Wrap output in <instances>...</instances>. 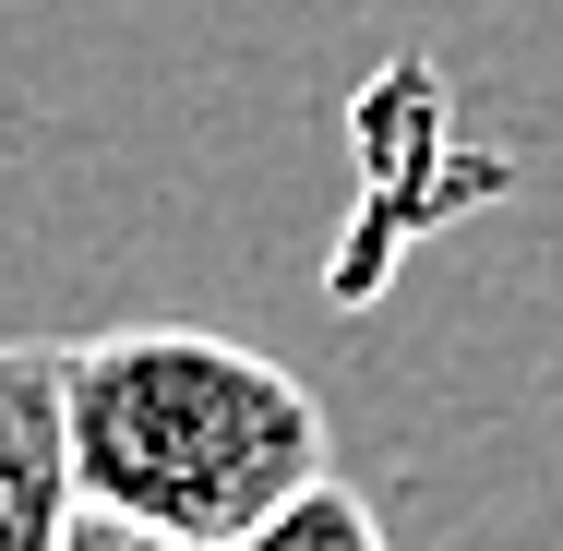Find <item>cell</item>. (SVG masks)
Wrapping results in <instances>:
<instances>
[{
  "instance_id": "obj_4",
  "label": "cell",
  "mask_w": 563,
  "mask_h": 551,
  "mask_svg": "<svg viewBox=\"0 0 563 551\" xmlns=\"http://www.w3.org/2000/svg\"><path fill=\"white\" fill-rule=\"evenodd\" d=\"M60 551H205V540H168V528H144V516H109V504H85V516L60 528Z\"/></svg>"
},
{
  "instance_id": "obj_1",
  "label": "cell",
  "mask_w": 563,
  "mask_h": 551,
  "mask_svg": "<svg viewBox=\"0 0 563 551\" xmlns=\"http://www.w3.org/2000/svg\"><path fill=\"white\" fill-rule=\"evenodd\" d=\"M73 480L168 540H252L276 504L336 480L312 384L205 324H120L73 348Z\"/></svg>"
},
{
  "instance_id": "obj_3",
  "label": "cell",
  "mask_w": 563,
  "mask_h": 551,
  "mask_svg": "<svg viewBox=\"0 0 563 551\" xmlns=\"http://www.w3.org/2000/svg\"><path fill=\"white\" fill-rule=\"evenodd\" d=\"M228 551H396V540H384V516H372L347 480H312L300 504H276L252 540H228Z\"/></svg>"
},
{
  "instance_id": "obj_2",
  "label": "cell",
  "mask_w": 563,
  "mask_h": 551,
  "mask_svg": "<svg viewBox=\"0 0 563 551\" xmlns=\"http://www.w3.org/2000/svg\"><path fill=\"white\" fill-rule=\"evenodd\" d=\"M73 516V348L0 335V551H60Z\"/></svg>"
}]
</instances>
